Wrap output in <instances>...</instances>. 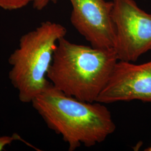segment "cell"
<instances>
[{
	"label": "cell",
	"mask_w": 151,
	"mask_h": 151,
	"mask_svg": "<svg viewBox=\"0 0 151 151\" xmlns=\"http://www.w3.org/2000/svg\"><path fill=\"white\" fill-rule=\"evenodd\" d=\"M115 30L114 49L118 60L135 62L151 50V14L134 0H113Z\"/></svg>",
	"instance_id": "277c9868"
},
{
	"label": "cell",
	"mask_w": 151,
	"mask_h": 151,
	"mask_svg": "<svg viewBox=\"0 0 151 151\" xmlns=\"http://www.w3.org/2000/svg\"><path fill=\"white\" fill-rule=\"evenodd\" d=\"M17 140H23L22 137L17 133H14L12 136L5 135L0 137V151H4L6 146L10 145L14 141ZM23 141L27 144V142Z\"/></svg>",
	"instance_id": "ba28073f"
},
{
	"label": "cell",
	"mask_w": 151,
	"mask_h": 151,
	"mask_svg": "<svg viewBox=\"0 0 151 151\" xmlns=\"http://www.w3.org/2000/svg\"><path fill=\"white\" fill-rule=\"evenodd\" d=\"M58 0H34L33 8L38 11L42 10L49 3L56 4Z\"/></svg>",
	"instance_id": "9c48e42d"
},
{
	"label": "cell",
	"mask_w": 151,
	"mask_h": 151,
	"mask_svg": "<svg viewBox=\"0 0 151 151\" xmlns=\"http://www.w3.org/2000/svg\"><path fill=\"white\" fill-rule=\"evenodd\" d=\"M32 104L48 128L68 143L69 151L82 145L91 147L101 143L116 129L105 104L81 101L65 94L51 83Z\"/></svg>",
	"instance_id": "6da1fadb"
},
{
	"label": "cell",
	"mask_w": 151,
	"mask_h": 151,
	"mask_svg": "<svg viewBox=\"0 0 151 151\" xmlns=\"http://www.w3.org/2000/svg\"><path fill=\"white\" fill-rule=\"evenodd\" d=\"M118 58L114 48L99 49L58 41L47 78L56 88L81 101H96Z\"/></svg>",
	"instance_id": "7a4b0ae2"
},
{
	"label": "cell",
	"mask_w": 151,
	"mask_h": 151,
	"mask_svg": "<svg viewBox=\"0 0 151 151\" xmlns=\"http://www.w3.org/2000/svg\"><path fill=\"white\" fill-rule=\"evenodd\" d=\"M66 34L65 27L47 21L21 37L19 47L8 60L11 66L9 78L22 103H32L50 83L47 73L54 50Z\"/></svg>",
	"instance_id": "3957f363"
},
{
	"label": "cell",
	"mask_w": 151,
	"mask_h": 151,
	"mask_svg": "<svg viewBox=\"0 0 151 151\" xmlns=\"http://www.w3.org/2000/svg\"><path fill=\"white\" fill-rule=\"evenodd\" d=\"M133 100L151 104V60L139 65L118 60L96 101L109 104Z\"/></svg>",
	"instance_id": "8992f818"
},
{
	"label": "cell",
	"mask_w": 151,
	"mask_h": 151,
	"mask_svg": "<svg viewBox=\"0 0 151 151\" xmlns=\"http://www.w3.org/2000/svg\"><path fill=\"white\" fill-rule=\"evenodd\" d=\"M34 0H0V8L5 10H14L23 8Z\"/></svg>",
	"instance_id": "52a82bcc"
},
{
	"label": "cell",
	"mask_w": 151,
	"mask_h": 151,
	"mask_svg": "<svg viewBox=\"0 0 151 151\" xmlns=\"http://www.w3.org/2000/svg\"><path fill=\"white\" fill-rule=\"evenodd\" d=\"M70 20L76 30L93 48H114L115 30L112 19L113 1L70 0Z\"/></svg>",
	"instance_id": "5b68a950"
},
{
	"label": "cell",
	"mask_w": 151,
	"mask_h": 151,
	"mask_svg": "<svg viewBox=\"0 0 151 151\" xmlns=\"http://www.w3.org/2000/svg\"><path fill=\"white\" fill-rule=\"evenodd\" d=\"M145 151H151V145L149 147H148L147 148H146L145 150Z\"/></svg>",
	"instance_id": "30bf717a"
}]
</instances>
